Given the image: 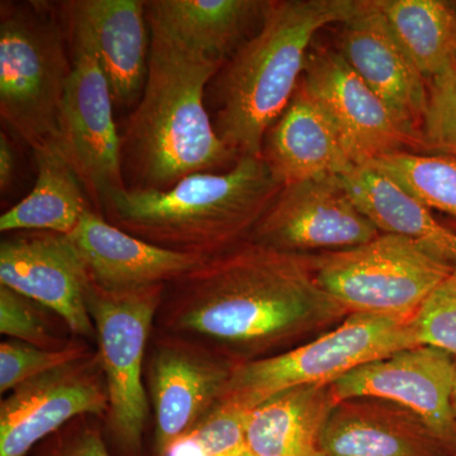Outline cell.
Returning <instances> with one entry per match:
<instances>
[{
	"mask_svg": "<svg viewBox=\"0 0 456 456\" xmlns=\"http://www.w3.org/2000/svg\"><path fill=\"white\" fill-rule=\"evenodd\" d=\"M346 314L318 287L310 255L248 241L165 285L154 331L253 362Z\"/></svg>",
	"mask_w": 456,
	"mask_h": 456,
	"instance_id": "cell-1",
	"label": "cell"
},
{
	"mask_svg": "<svg viewBox=\"0 0 456 456\" xmlns=\"http://www.w3.org/2000/svg\"><path fill=\"white\" fill-rule=\"evenodd\" d=\"M151 29L145 89L121 136L128 189L167 191L198 173L228 170L239 156L216 134L204 103L215 61Z\"/></svg>",
	"mask_w": 456,
	"mask_h": 456,
	"instance_id": "cell-2",
	"label": "cell"
},
{
	"mask_svg": "<svg viewBox=\"0 0 456 456\" xmlns=\"http://www.w3.org/2000/svg\"><path fill=\"white\" fill-rule=\"evenodd\" d=\"M360 0H270L256 32L216 74L213 127L241 156H261L269 128L301 83L320 29L346 22Z\"/></svg>",
	"mask_w": 456,
	"mask_h": 456,
	"instance_id": "cell-3",
	"label": "cell"
},
{
	"mask_svg": "<svg viewBox=\"0 0 456 456\" xmlns=\"http://www.w3.org/2000/svg\"><path fill=\"white\" fill-rule=\"evenodd\" d=\"M281 189L261 156H241L227 171L193 174L167 191H113L102 209L149 244L211 257L250 241Z\"/></svg>",
	"mask_w": 456,
	"mask_h": 456,
	"instance_id": "cell-4",
	"label": "cell"
},
{
	"mask_svg": "<svg viewBox=\"0 0 456 456\" xmlns=\"http://www.w3.org/2000/svg\"><path fill=\"white\" fill-rule=\"evenodd\" d=\"M71 68L64 32L49 7L2 3L0 114L32 150L60 142V116Z\"/></svg>",
	"mask_w": 456,
	"mask_h": 456,
	"instance_id": "cell-5",
	"label": "cell"
},
{
	"mask_svg": "<svg viewBox=\"0 0 456 456\" xmlns=\"http://www.w3.org/2000/svg\"><path fill=\"white\" fill-rule=\"evenodd\" d=\"M318 287L347 314L412 321L456 269L421 245L392 233L310 256Z\"/></svg>",
	"mask_w": 456,
	"mask_h": 456,
	"instance_id": "cell-6",
	"label": "cell"
},
{
	"mask_svg": "<svg viewBox=\"0 0 456 456\" xmlns=\"http://www.w3.org/2000/svg\"><path fill=\"white\" fill-rule=\"evenodd\" d=\"M419 346L411 321L349 314L316 340L233 368L217 403L250 412L264 401L294 387L332 384L356 368Z\"/></svg>",
	"mask_w": 456,
	"mask_h": 456,
	"instance_id": "cell-7",
	"label": "cell"
},
{
	"mask_svg": "<svg viewBox=\"0 0 456 456\" xmlns=\"http://www.w3.org/2000/svg\"><path fill=\"white\" fill-rule=\"evenodd\" d=\"M165 285L108 292L92 281L86 296L106 379L108 421L119 445L131 452L141 448L149 415L143 365Z\"/></svg>",
	"mask_w": 456,
	"mask_h": 456,
	"instance_id": "cell-8",
	"label": "cell"
},
{
	"mask_svg": "<svg viewBox=\"0 0 456 456\" xmlns=\"http://www.w3.org/2000/svg\"><path fill=\"white\" fill-rule=\"evenodd\" d=\"M301 84L334 125L355 167L393 152H428L422 131L393 112L338 50H311Z\"/></svg>",
	"mask_w": 456,
	"mask_h": 456,
	"instance_id": "cell-9",
	"label": "cell"
},
{
	"mask_svg": "<svg viewBox=\"0 0 456 456\" xmlns=\"http://www.w3.org/2000/svg\"><path fill=\"white\" fill-rule=\"evenodd\" d=\"M71 64L60 116V145L82 180L90 202L102 209L110 193L127 188L112 93L88 51L74 49Z\"/></svg>",
	"mask_w": 456,
	"mask_h": 456,
	"instance_id": "cell-10",
	"label": "cell"
},
{
	"mask_svg": "<svg viewBox=\"0 0 456 456\" xmlns=\"http://www.w3.org/2000/svg\"><path fill=\"white\" fill-rule=\"evenodd\" d=\"M380 235L342 184L340 176L285 185L255 228L250 241L285 253L334 251Z\"/></svg>",
	"mask_w": 456,
	"mask_h": 456,
	"instance_id": "cell-11",
	"label": "cell"
},
{
	"mask_svg": "<svg viewBox=\"0 0 456 456\" xmlns=\"http://www.w3.org/2000/svg\"><path fill=\"white\" fill-rule=\"evenodd\" d=\"M108 411L98 353L16 387L0 404V456H25L74 417Z\"/></svg>",
	"mask_w": 456,
	"mask_h": 456,
	"instance_id": "cell-12",
	"label": "cell"
},
{
	"mask_svg": "<svg viewBox=\"0 0 456 456\" xmlns=\"http://www.w3.org/2000/svg\"><path fill=\"white\" fill-rule=\"evenodd\" d=\"M439 347L419 346L375 360L332 383L338 402L370 397L416 413L449 449L456 452V417L452 395L454 358Z\"/></svg>",
	"mask_w": 456,
	"mask_h": 456,
	"instance_id": "cell-13",
	"label": "cell"
},
{
	"mask_svg": "<svg viewBox=\"0 0 456 456\" xmlns=\"http://www.w3.org/2000/svg\"><path fill=\"white\" fill-rule=\"evenodd\" d=\"M92 279L70 237L20 231L0 244V284L61 318L75 335L97 340L86 296Z\"/></svg>",
	"mask_w": 456,
	"mask_h": 456,
	"instance_id": "cell-14",
	"label": "cell"
},
{
	"mask_svg": "<svg viewBox=\"0 0 456 456\" xmlns=\"http://www.w3.org/2000/svg\"><path fill=\"white\" fill-rule=\"evenodd\" d=\"M236 365L191 342L156 334L147 374L156 455L216 406Z\"/></svg>",
	"mask_w": 456,
	"mask_h": 456,
	"instance_id": "cell-15",
	"label": "cell"
},
{
	"mask_svg": "<svg viewBox=\"0 0 456 456\" xmlns=\"http://www.w3.org/2000/svg\"><path fill=\"white\" fill-rule=\"evenodd\" d=\"M73 49L88 51L106 77L113 103H139L149 71V20L140 0H73L62 3Z\"/></svg>",
	"mask_w": 456,
	"mask_h": 456,
	"instance_id": "cell-16",
	"label": "cell"
},
{
	"mask_svg": "<svg viewBox=\"0 0 456 456\" xmlns=\"http://www.w3.org/2000/svg\"><path fill=\"white\" fill-rule=\"evenodd\" d=\"M338 51L375 94L403 121L422 131L428 83L408 57L375 0H360L341 23Z\"/></svg>",
	"mask_w": 456,
	"mask_h": 456,
	"instance_id": "cell-17",
	"label": "cell"
},
{
	"mask_svg": "<svg viewBox=\"0 0 456 456\" xmlns=\"http://www.w3.org/2000/svg\"><path fill=\"white\" fill-rule=\"evenodd\" d=\"M69 237L93 283L108 292L169 284L207 259L149 244L110 224L94 209L83 216Z\"/></svg>",
	"mask_w": 456,
	"mask_h": 456,
	"instance_id": "cell-18",
	"label": "cell"
},
{
	"mask_svg": "<svg viewBox=\"0 0 456 456\" xmlns=\"http://www.w3.org/2000/svg\"><path fill=\"white\" fill-rule=\"evenodd\" d=\"M320 450L323 456L449 455L416 413L370 397L336 404L321 434Z\"/></svg>",
	"mask_w": 456,
	"mask_h": 456,
	"instance_id": "cell-19",
	"label": "cell"
},
{
	"mask_svg": "<svg viewBox=\"0 0 456 456\" xmlns=\"http://www.w3.org/2000/svg\"><path fill=\"white\" fill-rule=\"evenodd\" d=\"M261 158L283 187L322 176H342L355 167L334 125L301 83L269 128Z\"/></svg>",
	"mask_w": 456,
	"mask_h": 456,
	"instance_id": "cell-20",
	"label": "cell"
},
{
	"mask_svg": "<svg viewBox=\"0 0 456 456\" xmlns=\"http://www.w3.org/2000/svg\"><path fill=\"white\" fill-rule=\"evenodd\" d=\"M261 0H152L146 2L149 26L183 46L226 64L263 22Z\"/></svg>",
	"mask_w": 456,
	"mask_h": 456,
	"instance_id": "cell-21",
	"label": "cell"
},
{
	"mask_svg": "<svg viewBox=\"0 0 456 456\" xmlns=\"http://www.w3.org/2000/svg\"><path fill=\"white\" fill-rule=\"evenodd\" d=\"M338 403L332 384L277 393L248 412L245 448L254 456H323L321 434Z\"/></svg>",
	"mask_w": 456,
	"mask_h": 456,
	"instance_id": "cell-22",
	"label": "cell"
},
{
	"mask_svg": "<svg viewBox=\"0 0 456 456\" xmlns=\"http://www.w3.org/2000/svg\"><path fill=\"white\" fill-rule=\"evenodd\" d=\"M340 178L380 233L412 240L456 268V232L441 224L425 204L370 167H355Z\"/></svg>",
	"mask_w": 456,
	"mask_h": 456,
	"instance_id": "cell-23",
	"label": "cell"
},
{
	"mask_svg": "<svg viewBox=\"0 0 456 456\" xmlns=\"http://www.w3.org/2000/svg\"><path fill=\"white\" fill-rule=\"evenodd\" d=\"M36 178L31 193L0 217L2 232L46 231L69 236L93 209L82 180L59 141L32 150Z\"/></svg>",
	"mask_w": 456,
	"mask_h": 456,
	"instance_id": "cell-24",
	"label": "cell"
},
{
	"mask_svg": "<svg viewBox=\"0 0 456 456\" xmlns=\"http://www.w3.org/2000/svg\"><path fill=\"white\" fill-rule=\"evenodd\" d=\"M389 28L426 80L456 61V5L444 0H375Z\"/></svg>",
	"mask_w": 456,
	"mask_h": 456,
	"instance_id": "cell-25",
	"label": "cell"
},
{
	"mask_svg": "<svg viewBox=\"0 0 456 456\" xmlns=\"http://www.w3.org/2000/svg\"><path fill=\"white\" fill-rule=\"evenodd\" d=\"M388 176L428 208L456 218V158L416 152H393L368 165Z\"/></svg>",
	"mask_w": 456,
	"mask_h": 456,
	"instance_id": "cell-26",
	"label": "cell"
},
{
	"mask_svg": "<svg viewBox=\"0 0 456 456\" xmlns=\"http://www.w3.org/2000/svg\"><path fill=\"white\" fill-rule=\"evenodd\" d=\"M248 411L216 403L191 430L156 456H232L245 449Z\"/></svg>",
	"mask_w": 456,
	"mask_h": 456,
	"instance_id": "cell-27",
	"label": "cell"
},
{
	"mask_svg": "<svg viewBox=\"0 0 456 456\" xmlns=\"http://www.w3.org/2000/svg\"><path fill=\"white\" fill-rule=\"evenodd\" d=\"M84 345H66L62 349H42L27 342L3 341L0 345V392L4 395L16 387L53 369L89 355Z\"/></svg>",
	"mask_w": 456,
	"mask_h": 456,
	"instance_id": "cell-28",
	"label": "cell"
},
{
	"mask_svg": "<svg viewBox=\"0 0 456 456\" xmlns=\"http://www.w3.org/2000/svg\"><path fill=\"white\" fill-rule=\"evenodd\" d=\"M422 134L428 152L456 158V61L428 82Z\"/></svg>",
	"mask_w": 456,
	"mask_h": 456,
	"instance_id": "cell-29",
	"label": "cell"
},
{
	"mask_svg": "<svg viewBox=\"0 0 456 456\" xmlns=\"http://www.w3.org/2000/svg\"><path fill=\"white\" fill-rule=\"evenodd\" d=\"M411 326L417 344L456 356V269L428 297Z\"/></svg>",
	"mask_w": 456,
	"mask_h": 456,
	"instance_id": "cell-30",
	"label": "cell"
},
{
	"mask_svg": "<svg viewBox=\"0 0 456 456\" xmlns=\"http://www.w3.org/2000/svg\"><path fill=\"white\" fill-rule=\"evenodd\" d=\"M36 305L38 303L0 285V332L42 349H62L68 344H61L53 338Z\"/></svg>",
	"mask_w": 456,
	"mask_h": 456,
	"instance_id": "cell-31",
	"label": "cell"
},
{
	"mask_svg": "<svg viewBox=\"0 0 456 456\" xmlns=\"http://www.w3.org/2000/svg\"><path fill=\"white\" fill-rule=\"evenodd\" d=\"M59 456H112L108 452L101 434L93 428H86L62 449Z\"/></svg>",
	"mask_w": 456,
	"mask_h": 456,
	"instance_id": "cell-32",
	"label": "cell"
},
{
	"mask_svg": "<svg viewBox=\"0 0 456 456\" xmlns=\"http://www.w3.org/2000/svg\"><path fill=\"white\" fill-rule=\"evenodd\" d=\"M16 170V154L4 132L0 134V188L7 191Z\"/></svg>",
	"mask_w": 456,
	"mask_h": 456,
	"instance_id": "cell-33",
	"label": "cell"
},
{
	"mask_svg": "<svg viewBox=\"0 0 456 456\" xmlns=\"http://www.w3.org/2000/svg\"><path fill=\"white\" fill-rule=\"evenodd\" d=\"M452 411L456 417V356L454 358V382H452Z\"/></svg>",
	"mask_w": 456,
	"mask_h": 456,
	"instance_id": "cell-34",
	"label": "cell"
},
{
	"mask_svg": "<svg viewBox=\"0 0 456 456\" xmlns=\"http://www.w3.org/2000/svg\"><path fill=\"white\" fill-rule=\"evenodd\" d=\"M232 456H254L253 454H251L250 452H248V449H242L241 452H236L235 455H232Z\"/></svg>",
	"mask_w": 456,
	"mask_h": 456,
	"instance_id": "cell-35",
	"label": "cell"
},
{
	"mask_svg": "<svg viewBox=\"0 0 456 456\" xmlns=\"http://www.w3.org/2000/svg\"><path fill=\"white\" fill-rule=\"evenodd\" d=\"M446 456H456V452H452V454L446 455Z\"/></svg>",
	"mask_w": 456,
	"mask_h": 456,
	"instance_id": "cell-36",
	"label": "cell"
}]
</instances>
